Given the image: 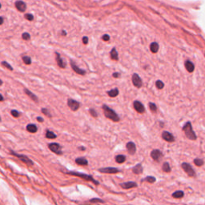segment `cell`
<instances>
[{
  "label": "cell",
  "mask_w": 205,
  "mask_h": 205,
  "mask_svg": "<svg viewBox=\"0 0 205 205\" xmlns=\"http://www.w3.org/2000/svg\"><path fill=\"white\" fill-rule=\"evenodd\" d=\"M182 130H183L186 137L190 140H196L197 139L196 134L194 132V130L192 128V124L190 121H188V122L185 123L184 125L183 126Z\"/></svg>",
  "instance_id": "cell-1"
},
{
  "label": "cell",
  "mask_w": 205,
  "mask_h": 205,
  "mask_svg": "<svg viewBox=\"0 0 205 205\" xmlns=\"http://www.w3.org/2000/svg\"><path fill=\"white\" fill-rule=\"evenodd\" d=\"M65 173L67 174V175H70V176L79 177V178L84 180L91 181V182H92L94 184L99 185V182L96 180H95V179L93 178L92 176H91V175H87V174H85V173L79 172H75V171H67V172H66Z\"/></svg>",
  "instance_id": "cell-2"
},
{
  "label": "cell",
  "mask_w": 205,
  "mask_h": 205,
  "mask_svg": "<svg viewBox=\"0 0 205 205\" xmlns=\"http://www.w3.org/2000/svg\"><path fill=\"white\" fill-rule=\"evenodd\" d=\"M102 108L104 110V116H106V118L112 120L113 122H119L120 120V118L119 116V115L113 109L109 108L108 105L104 104L102 106Z\"/></svg>",
  "instance_id": "cell-3"
},
{
  "label": "cell",
  "mask_w": 205,
  "mask_h": 205,
  "mask_svg": "<svg viewBox=\"0 0 205 205\" xmlns=\"http://www.w3.org/2000/svg\"><path fill=\"white\" fill-rule=\"evenodd\" d=\"M10 153H11V155L17 157L19 160H20L22 162H23L27 165H28V166H33L34 165V162L28 156H27L25 155H22V154H19V153L15 152H14L12 150H10Z\"/></svg>",
  "instance_id": "cell-4"
},
{
  "label": "cell",
  "mask_w": 205,
  "mask_h": 205,
  "mask_svg": "<svg viewBox=\"0 0 205 205\" xmlns=\"http://www.w3.org/2000/svg\"><path fill=\"white\" fill-rule=\"evenodd\" d=\"M181 168H183V170L184 171V172L189 177H196V172L195 170L193 169L192 166L188 164V163H186V162H184L181 164Z\"/></svg>",
  "instance_id": "cell-5"
},
{
  "label": "cell",
  "mask_w": 205,
  "mask_h": 205,
  "mask_svg": "<svg viewBox=\"0 0 205 205\" xmlns=\"http://www.w3.org/2000/svg\"><path fill=\"white\" fill-rule=\"evenodd\" d=\"M48 148L58 156H61L63 155V151H62V146L59 144L58 143H50L47 144Z\"/></svg>",
  "instance_id": "cell-6"
},
{
  "label": "cell",
  "mask_w": 205,
  "mask_h": 205,
  "mask_svg": "<svg viewBox=\"0 0 205 205\" xmlns=\"http://www.w3.org/2000/svg\"><path fill=\"white\" fill-rule=\"evenodd\" d=\"M67 106H68L69 108L71 109V111L76 112L80 108V103L76 101L75 99H73L70 98V99H67Z\"/></svg>",
  "instance_id": "cell-7"
},
{
  "label": "cell",
  "mask_w": 205,
  "mask_h": 205,
  "mask_svg": "<svg viewBox=\"0 0 205 205\" xmlns=\"http://www.w3.org/2000/svg\"><path fill=\"white\" fill-rule=\"evenodd\" d=\"M98 171L101 173H105V174H116V173L120 172V169L117 168H113V167H108V168H101L98 169Z\"/></svg>",
  "instance_id": "cell-8"
},
{
  "label": "cell",
  "mask_w": 205,
  "mask_h": 205,
  "mask_svg": "<svg viewBox=\"0 0 205 205\" xmlns=\"http://www.w3.org/2000/svg\"><path fill=\"white\" fill-rule=\"evenodd\" d=\"M163 156H164L163 152L159 149H154L151 152V157L152 158L153 160L157 161V162L160 160L161 159L163 158Z\"/></svg>",
  "instance_id": "cell-9"
},
{
  "label": "cell",
  "mask_w": 205,
  "mask_h": 205,
  "mask_svg": "<svg viewBox=\"0 0 205 205\" xmlns=\"http://www.w3.org/2000/svg\"><path fill=\"white\" fill-rule=\"evenodd\" d=\"M132 80L133 85H134L136 87H137V88H140L141 87H142L143 82H142V79H141V78L140 77V75H139L138 74H136V73L133 74Z\"/></svg>",
  "instance_id": "cell-10"
},
{
  "label": "cell",
  "mask_w": 205,
  "mask_h": 205,
  "mask_svg": "<svg viewBox=\"0 0 205 205\" xmlns=\"http://www.w3.org/2000/svg\"><path fill=\"white\" fill-rule=\"evenodd\" d=\"M133 107L135 110L137 112L140 113V114H143L145 112V108L144 104L141 103L140 101L136 100L133 102Z\"/></svg>",
  "instance_id": "cell-11"
},
{
  "label": "cell",
  "mask_w": 205,
  "mask_h": 205,
  "mask_svg": "<svg viewBox=\"0 0 205 205\" xmlns=\"http://www.w3.org/2000/svg\"><path fill=\"white\" fill-rule=\"evenodd\" d=\"M161 136L163 138V140L168 143H173L175 141V137L173 136L172 133H170L169 132H167V131H164L162 132V135Z\"/></svg>",
  "instance_id": "cell-12"
},
{
  "label": "cell",
  "mask_w": 205,
  "mask_h": 205,
  "mask_svg": "<svg viewBox=\"0 0 205 205\" xmlns=\"http://www.w3.org/2000/svg\"><path fill=\"white\" fill-rule=\"evenodd\" d=\"M70 63H71V67L72 70L75 73L79 74V75H84L85 74H86V71L79 68V67L75 64V63L73 60H71V59L70 61Z\"/></svg>",
  "instance_id": "cell-13"
},
{
  "label": "cell",
  "mask_w": 205,
  "mask_h": 205,
  "mask_svg": "<svg viewBox=\"0 0 205 205\" xmlns=\"http://www.w3.org/2000/svg\"><path fill=\"white\" fill-rule=\"evenodd\" d=\"M126 148L128 150V152L130 154V155H135L136 152V146L134 142H128L127 144H126Z\"/></svg>",
  "instance_id": "cell-14"
},
{
  "label": "cell",
  "mask_w": 205,
  "mask_h": 205,
  "mask_svg": "<svg viewBox=\"0 0 205 205\" xmlns=\"http://www.w3.org/2000/svg\"><path fill=\"white\" fill-rule=\"evenodd\" d=\"M120 187L124 189H131L133 188H137L138 184L134 181H128V182H124V183H121Z\"/></svg>",
  "instance_id": "cell-15"
},
{
  "label": "cell",
  "mask_w": 205,
  "mask_h": 205,
  "mask_svg": "<svg viewBox=\"0 0 205 205\" xmlns=\"http://www.w3.org/2000/svg\"><path fill=\"white\" fill-rule=\"evenodd\" d=\"M15 6L17 10L20 12H24L26 9H27V4L23 1H21V0L16 1L15 3Z\"/></svg>",
  "instance_id": "cell-16"
},
{
  "label": "cell",
  "mask_w": 205,
  "mask_h": 205,
  "mask_svg": "<svg viewBox=\"0 0 205 205\" xmlns=\"http://www.w3.org/2000/svg\"><path fill=\"white\" fill-rule=\"evenodd\" d=\"M55 60H56V63L58 66L61 67V68H65L66 67V62H65L63 59V58L61 57L60 54L59 52H55Z\"/></svg>",
  "instance_id": "cell-17"
},
{
  "label": "cell",
  "mask_w": 205,
  "mask_h": 205,
  "mask_svg": "<svg viewBox=\"0 0 205 205\" xmlns=\"http://www.w3.org/2000/svg\"><path fill=\"white\" fill-rule=\"evenodd\" d=\"M75 161L77 164L80 165V166H87L88 165V160L85 157H78Z\"/></svg>",
  "instance_id": "cell-18"
},
{
  "label": "cell",
  "mask_w": 205,
  "mask_h": 205,
  "mask_svg": "<svg viewBox=\"0 0 205 205\" xmlns=\"http://www.w3.org/2000/svg\"><path fill=\"white\" fill-rule=\"evenodd\" d=\"M24 92L25 94H26L27 96L30 97V99H31L34 102H35V103H38V102H39V99H38L37 95H35L34 93L31 92L30 90H28V89L27 88H24Z\"/></svg>",
  "instance_id": "cell-19"
},
{
  "label": "cell",
  "mask_w": 205,
  "mask_h": 205,
  "mask_svg": "<svg viewBox=\"0 0 205 205\" xmlns=\"http://www.w3.org/2000/svg\"><path fill=\"white\" fill-rule=\"evenodd\" d=\"M143 170H144V168L142 166V164H138L135 167H133L132 172L136 175H140L143 172Z\"/></svg>",
  "instance_id": "cell-20"
},
{
  "label": "cell",
  "mask_w": 205,
  "mask_h": 205,
  "mask_svg": "<svg viewBox=\"0 0 205 205\" xmlns=\"http://www.w3.org/2000/svg\"><path fill=\"white\" fill-rule=\"evenodd\" d=\"M27 131L30 133H36L38 131V127L34 124H29L27 125Z\"/></svg>",
  "instance_id": "cell-21"
},
{
  "label": "cell",
  "mask_w": 205,
  "mask_h": 205,
  "mask_svg": "<svg viewBox=\"0 0 205 205\" xmlns=\"http://www.w3.org/2000/svg\"><path fill=\"white\" fill-rule=\"evenodd\" d=\"M185 67L187 69V71L190 73L193 72L194 70H195V66L192 63V62L189 60H187L185 62Z\"/></svg>",
  "instance_id": "cell-22"
},
{
  "label": "cell",
  "mask_w": 205,
  "mask_h": 205,
  "mask_svg": "<svg viewBox=\"0 0 205 205\" xmlns=\"http://www.w3.org/2000/svg\"><path fill=\"white\" fill-rule=\"evenodd\" d=\"M172 196L175 199H180V198H183L184 196V191H181V190L176 191L175 192L172 193Z\"/></svg>",
  "instance_id": "cell-23"
},
{
  "label": "cell",
  "mask_w": 205,
  "mask_h": 205,
  "mask_svg": "<svg viewBox=\"0 0 205 205\" xmlns=\"http://www.w3.org/2000/svg\"><path fill=\"white\" fill-rule=\"evenodd\" d=\"M108 95L109 96L112 97V98H115V97L118 96V95H119V89L118 88H113L112 90H110L108 91Z\"/></svg>",
  "instance_id": "cell-24"
},
{
  "label": "cell",
  "mask_w": 205,
  "mask_h": 205,
  "mask_svg": "<svg viewBox=\"0 0 205 205\" xmlns=\"http://www.w3.org/2000/svg\"><path fill=\"white\" fill-rule=\"evenodd\" d=\"M115 160H116V162L118 163V164H123V163H124L125 161H126L127 158L124 155H118V156L115 157Z\"/></svg>",
  "instance_id": "cell-25"
},
{
  "label": "cell",
  "mask_w": 205,
  "mask_h": 205,
  "mask_svg": "<svg viewBox=\"0 0 205 205\" xmlns=\"http://www.w3.org/2000/svg\"><path fill=\"white\" fill-rule=\"evenodd\" d=\"M45 136L47 139H50V140H54V139H56L57 136L55 134V133L50 131V130H47L46 131V135Z\"/></svg>",
  "instance_id": "cell-26"
},
{
  "label": "cell",
  "mask_w": 205,
  "mask_h": 205,
  "mask_svg": "<svg viewBox=\"0 0 205 205\" xmlns=\"http://www.w3.org/2000/svg\"><path fill=\"white\" fill-rule=\"evenodd\" d=\"M144 181H146L150 184H154L156 181V177L152 176H148L145 177L144 179L141 180V182H144Z\"/></svg>",
  "instance_id": "cell-27"
},
{
  "label": "cell",
  "mask_w": 205,
  "mask_h": 205,
  "mask_svg": "<svg viewBox=\"0 0 205 205\" xmlns=\"http://www.w3.org/2000/svg\"><path fill=\"white\" fill-rule=\"evenodd\" d=\"M162 170H163V172H171V171H172V168H171V167H170V164H169V163L168 162H164V164H163V166H162Z\"/></svg>",
  "instance_id": "cell-28"
},
{
  "label": "cell",
  "mask_w": 205,
  "mask_h": 205,
  "mask_svg": "<svg viewBox=\"0 0 205 205\" xmlns=\"http://www.w3.org/2000/svg\"><path fill=\"white\" fill-rule=\"evenodd\" d=\"M110 55H111L112 59H113V60H118L119 59V55H118V52L116 51V48H112V50L111 51Z\"/></svg>",
  "instance_id": "cell-29"
},
{
  "label": "cell",
  "mask_w": 205,
  "mask_h": 205,
  "mask_svg": "<svg viewBox=\"0 0 205 205\" xmlns=\"http://www.w3.org/2000/svg\"><path fill=\"white\" fill-rule=\"evenodd\" d=\"M160 48V46L157 43H152L151 46H150V49H151V51L152 53H156L159 51Z\"/></svg>",
  "instance_id": "cell-30"
},
{
  "label": "cell",
  "mask_w": 205,
  "mask_h": 205,
  "mask_svg": "<svg viewBox=\"0 0 205 205\" xmlns=\"http://www.w3.org/2000/svg\"><path fill=\"white\" fill-rule=\"evenodd\" d=\"M193 162H194L195 165H196L197 167H201V166H203L204 164V160H203L202 159H200V158H196V159H194Z\"/></svg>",
  "instance_id": "cell-31"
},
{
  "label": "cell",
  "mask_w": 205,
  "mask_h": 205,
  "mask_svg": "<svg viewBox=\"0 0 205 205\" xmlns=\"http://www.w3.org/2000/svg\"><path fill=\"white\" fill-rule=\"evenodd\" d=\"M149 108L152 113H156L157 112V106L154 103H149Z\"/></svg>",
  "instance_id": "cell-32"
},
{
  "label": "cell",
  "mask_w": 205,
  "mask_h": 205,
  "mask_svg": "<svg viewBox=\"0 0 205 205\" xmlns=\"http://www.w3.org/2000/svg\"><path fill=\"white\" fill-rule=\"evenodd\" d=\"M22 59L23 61L26 65H30L31 64V58L29 56H23L22 57Z\"/></svg>",
  "instance_id": "cell-33"
},
{
  "label": "cell",
  "mask_w": 205,
  "mask_h": 205,
  "mask_svg": "<svg viewBox=\"0 0 205 205\" xmlns=\"http://www.w3.org/2000/svg\"><path fill=\"white\" fill-rule=\"evenodd\" d=\"M11 116L13 117H15V118H19V117H20L21 116V112H19V111H17V110H15V109H13L11 111Z\"/></svg>",
  "instance_id": "cell-34"
},
{
  "label": "cell",
  "mask_w": 205,
  "mask_h": 205,
  "mask_svg": "<svg viewBox=\"0 0 205 205\" xmlns=\"http://www.w3.org/2000/svg\"><path fill=\"white\" fill-rule=\"evenodd\" d=\"M41 112L43 113V115H45L46 116L49 117V118H51V117H52V116H51V114L50 113V112H49L48 109L42 108V109H41Z\"/></svg>",
  "instance_id": "cell-35"
},
{
  "label": "cell",
  "mask_w": 205,
  "mask_h": 205,
  "mask_svg": "<svg viewBox=\"0 0 205 205\" xmlns=\"http://www.w3.org/2000/svg\"><path fill=\"white\" fill-rule=\"evenodd\" d=\"M1 64L3 65V67H5L6 68H7L8 70H10V71H13V67H11V65L10 64V63H8L7 62H6V61H3V62L1 63Z\"/></svg>",
  "instance_id": "cell-36"
},
{
  "label": "cell",
  "mask_w": 205,
  "mask_h": 205,
  "mask_svg": "<svg viewBox=\"0 0 205 205\" xmlns=\"http://www.w3.org/2000/svg\"><path fill=\"white\" fill-rule=\"evenodd\" d=\"M156 86L158 89H163L164 87V83L161 80H157L156 82Z\"/></svg>",
  "instance_id": "cell-37"
},
{
  "label": "cell",
  "mask_w": 205,
  "mask_h": 205,
  "mask_svg": "<svg viewBox=\"0 0 205 205\" xmlns=\"http://www.w3.org/2000/svg\"><path fill=\"white\" fill-rule=\"evenodd\" d=\"M89 112L91 114V116L94 117V118H97V117H98V113L96 112V111L94 108L89 109Z\"/></svg>",
  "instance_id": "cell-38"
},
{
  "label": "cell",
  "mask_w": 205,
  "mask_h": 205,
  "mask_svg": "<svg viewBox=\"0 0 205 205\" xmlns=\"http://www.w3.org/2000/svg\"><path fill=\"white\" fill-rule=\"evenodd\" d=\"M90 202H91V203H102V204L104 203V201L103 200H101V199H99V198H93V199H91V200H90Z\"/></svg>",
  "instance_id": "cell-39"
},
{
  "label": "cell",
  "mask_w": 205,
  "mask_h": 205,
  "mask_svg": "<svg viewBox=\"0 0 205 205\" xmlns=\"http://www.w3.org/2000/svg\"><path fill=\"white\" fill-rule=\"evenodd\" d=\"M22 38H23V39H24V40H28V39H30V38H31V35H30L29 33L25 32L22 35Z\"/></svg>",
  "instance_id": "cell-40"
},
{
  "label": "cell",
  "mask_w": 205,
  "mask_h": 205,
  "mask_svg": "<svg viewBox=\"0 0 205 205\" xmlns=\"http://www.w3.org/2000/svg\"><path fill=\"white\" fill-rule=\"evenodd\" d=\"M25 19H27V20H28V21H32L33 19H34V16H33V15H31V14H26L25 15Z\"/></svg>",
  "instance_id": "cell-41"
},
{
  "label": "cell",
  "mask_w": 205,
  "mask_h": 205,
  "mask_svg": "<svg viewBox=\"0 0 205 205\" xmlns=\"http://www.w3.org/2000/svg\"><path fill=\"white\" fill-rule=\"evenodd\" d=\"M102 39L104 41H108L110 39V36H109V35H104L103 36H102Z\"/></svg>",
  "instance_id": "cell-42"
},
{
  "label": "cell",
  "mask_w": 205,
  "mask_h": 205,
  "mask_svg": "<svg viewBox=\"0 0 205 205\" xmlns=\"http://www.w3.org/2000/svg\"><path fill=\"white\" fill-rule=\"evenodd\" d=\"M83 44L87 45L88 43V37L87 36H84L83 38Z\"/></svg>",
  "instance_id": "cell-43"
},
{
  "label": "cell",
  "mask_w": 205,
  "mask_h": 205,
  "mask_svg": "<svg viewBox=\"0 0 205 205\" xmlns=\"http://www.w3.org/2000/svg\"><path fill=\"white\" fill-rule=\"evenodd\" d=\"M112 76L114 77V78H119V77H120V73H119V72L113 73Z\"/></svg>",
  "instance_id": "cell-44"
},
{
  "label": "cell",
  "mask_w": 205,
  "mask_h": 205,
  "mask_svg": "<svg viewBox=\"0 0 205 205\" xmlns=\"http://www.w3.org/2000/svg\"><path fill=\"white\" fill-rule=\"evenodd\" d=\"M36 120H37V121H38V122H40V123H43V122L44 121V120H43V118H42V117H40V116H37Z\"/></svg>",
  "instance_id": "cell-45"
},
{
  "label": "cell",
  "mask_w": 205,
  "mask_h": 205,
  "mask_svg": "<svg viewBox=\"0 0 205 205\" xmlns=\"http://www.w3.org/2000/svg\"><path fill=\"white\" fill-rule=\"evenodd\" d=\"M4 101V97L3 96L2 94H0V102H3Z\"/></svg>",
  "instance_id": "cell-46"
},
{
  "label": "cell",
  "mask_w": 205,
  "mask_h": 205,
  "mask_svg": "<svg viewBox=\"0 0 205 205\" xmlns=\"http://www.w3.org/2000/svg\"><path fill=\"white\" fill-rule=\"evenodd\" d=\"M3 22H4V19H3V17L0 16V25H2L3 23Z\"/></svg>",
  "instance_id": "cell-47"
},
{
  "label": "cell",
  "mask_w": 205,
  "mask_h": 205,
  "mask_svg": "<svg viewBox=\"0 0 205 205\" xmlns=\"http://www.w3.org/2000/svg\"><path fill=\"white\" fill-rule=\"evenodd\" d=\"M79 148V150H80V151H85L86 150V148H84V147H79V148Z\"/></svg>",
  "instance_id": "cell-48"
},
{
  "label": "cell",
  "mask_w": 205,
  "mask_h": 205,
  "mask_svg": "<svg viewBox=\"0 0 205 205\" xmlns=\"http://www.w3.org/2000/svg\"><path fill=\"white\" fill-rule=\"evenodd\" d=\"M61 35H64V36H65V35H67V32H66L65 31H62V32H61Z\"/></svg>",
  "instance_id": "cell-49"
},
{
  "label": "cell",
  "mask_w": 205,
  "mask_h": 205,
  "mask_svg": "<svg viewBox=\"0 0 205 205\" xmlns=\"http://www.w3.org/2000/svg\"><path fill=\"white\" fill-rule=\"evenodd\" d=\"M3 84V80L0 79V86H2Z\"/></svg>",
  "instance_id": "cell-50"
},
{
  "label": "cell",
  "mask_w": 205,
  "mask_h": 205,
  "mask_svg": "<svg viewBox=\"0 0 205 205\" xmlns=\"http://www.w3.org/2000/svg\"><path fill=\"white\" fill-rule=\"evenodd\" d=\"M2 121V119H1V116H0V122Z\"/></svg>",
  "instance_id": "cell-51"
},
{
  "label": "cell",
  "mask_w": 205,
  "mask_h": 205,
  "mask_svg": "<svg viewBox=\"0 0 205 205\" xmlns=\"http://www.w3.org/2000/svg\"><path fill=\"white\" fill-rule=\"evenodd\" d=\"M1 7H2V5H1V3H0V8H1Z\"/></svg>",
  "instance_id": "cell-52"
}]
</instances>
